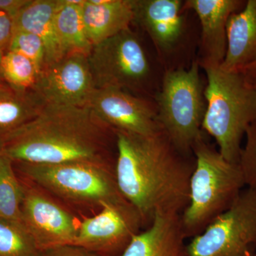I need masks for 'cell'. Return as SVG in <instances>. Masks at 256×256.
<instances>
[{
	"label": "cell",
	"mask_w": 256,
	"mask_h": 256,
	"mask_svg": "<svg viewBox=\"0 0 256 256\" xmlns=\"http://www.w3.org/2000/svg\"><path fill=\"white\" fill-rule=\"evenodd\" d=\"M116 136L118 186L144 228L156 212L181 214L190 202L194 154L178 150L162 130L150 136L116 131Z\"/></svg>",
	"instance_id": "obj_1"
},
{
	"label": "cell",
	"mask_w": 256,
	"mask_h": 256,
	"mask_svg": "<svg viewBox=\"0 0 256 256\" xmlns=\"http://www.w3.org/2000/svg\"><path fill=\"white\" fill-rule=\"evenodd\" d=\"M14 163L114 164L116 131L88 106L47 105L0 144Z\"/></svg>",
	"instance_id": "obj_2"
},
{
	"label": "cell",
	"mask_w": 256,
	"mask_h": 256,
	"mask_svg": "<svg viewBox=\"0 0 256 256\" xmlns=\"http://www.w3.org/2000/svg\"><path fill=\"white\" fill-rule=\"evenodd\" d=\"M205 134L215 140L227 161L238 164L242 142L248 128L256 120V88L246 76L220 66H204Z\"/></svg>",
	"instance_id": "obj_3"
},
{
	"label": "cell",
	"mask_w": 256,
	"mask_h": 256,
	"mask_svg": "<svg viewBox=\"0 0 256 256\" xmlns=\"http://www.w3.org/2000/svg\"><path fill=\"white\" fill-rule=\"evenodd\" d=\"M192 153L195 166L190 182V202L180 214L186 238L201 234L232 206L246 186L238 164L227 161L206 137L198 140Z\"/></svg>",
	"instance_id": "obj_4"
},
{
	"label": "cell",
	"mask_w": 256,
	"mask_h": 256,
	"mask_svg": "<svg viewBox=\"0 0 256 256\" xmlns=\"http://www.w3.org/2000/svg\"><path fill=\"white\" fill-rule=\"evenodd\" d=\"M13 163L24 180L48 192L68 208L98 212L104 205L127 202L116 182V163Z\"/></svg>",
	"instance_id": "obj_5"
},
{
	"label": "cell",
	"mask_w": 256,
	"mask_h": 256,
	"mask_svg": "<svg viewBox=\"0 0 256 256\" xmlns=\"http://www.w3.org/2000/svg\"><path fill=\"white\" fill-rule=\"evenodd\" d=\"M198 60L188 68H166L153 96L158 120L170 140L182 152L193 154L195 143L205 137L202 130L206 112L204 87Z\"/></svg>",
	"instance_id": "obj_6"
},
{
	"label": "cell",
	"mask_w": 256,
	"mask_h": 256,
	"mask_svg": "<svg viewBox=\"0 0 256 256\" xmlns=\"http://www.w3.org/2000/svg\"><path fill=\"white\" fill-rule=\"evenodd\" d=\"M88 60L96 89L144 92L152 84L150 58L130 28L94 45Z\"/></svg>",
	"instance_id": "obj_7"
},
{
	"label": "cell",
	"mask_w": 256,
	"mask_h": 256,
	"mask_svg": "<svg viewBox=\"0 0 256 256\" xmlns=\"http://www.w3.org/2000/svg\"><path fill=\"white\" fill-rule=\"evenodd\" d=\"M256 191L244 188L230 208L186 244V256H255Z\"/></svg>",
	"instance_id": "obj_8"
},
{
	"label": "cell",
	"mask_w": 256,
	"mask_h": 256,
	"mask_svg": "<svg viewBox=\"0 0 256 256\" xmlns=\"http://www.w3.org/2000/svg\"><path fill=\"white\" fill-rule=\"evenodd\" d=\"M22 182V220L40 250L74 245L80 220L48 192L26 180Z\"/></svg>",
	"instance_id": "obj_9"
},
{
	"label": "cell",
	"mask_w": 256,
	"mask_h": 256,
	"mask_svg": "<svg viewBox=\"0 0 256 256\" xmlns=\"http://www.w3.org/2000/svg\"><path fill=\"white\" fill-rule=\"evenodd\" d=\"M141 228L142 218L129 202L109 204L80 220L74 245L102 256H118Z\"/></svg>",
	"instance_id": "obj_10"
},
{
	"label": "cell",
	"mask_w": 256,
	"mask_h": 256,
	"mask_svg": "<svg viewBox=\"0 0 256 256\" xmlns=\"http://www.w3.org/2000/svg\"><path fill=\"white\" fill-rule=\"evenodd\" d=\"M88 107L114 131L150 136L162 130L154 99L114 88L96 89Z\"/></svg>",
	"instance_id": "obj_11"
},
{
	"label": "cell",
	"mask_w": 256,
	"mask_h": 256,
	"mask_svg": "<svg viewBox=\"0 0 256 256\" xmlns=\"http://www.w3.org/2000/svg\"><path fill=\"white\" fill-rule=\"evenodd\" d=\"M96 90L87 56L70 54L47 66L35 92L45 105L88 106Z\"/></svg>",
	"instance_id": "obj_12"
},
{
	"label": "cell",
	"mask_w": 256,
	"mask_h": 256,
	"mask_svg": "<svg viewBox=\"0 0 256 256\" xmlns=\"http://www.w3.org/2000/svg\"><path fill=\"white\" fill-rule=\"evenodd\" d=\"M132 23L146 32L159 58L164 60L176 52L184 36V1L132 0Z\"/></svg>",
	"instance_id": "obj_13"
},
{
	"label": "cell",
	"mask_w": 256,
	"mask_h": 256,
	"mask_svg": "<svg viewBox=\"0 0 256 256\" xmlns=\"http://www.w3.org/2000/svg\"><path fill=\"white\" fill-rule=\"evenodd\" d=\"M246 1L242 0H188L185 9L194 12L201 24L200 54L201 68L220 66L227 50V24L230 15L240 11Z\"/></svg>",
	"instance_id": "obj_14"
},
{
	"label": "cell",
	"mask_w": 256,
	"mask_h": 256,
	"mask_svg": "<svg viewBox=\"0 0 256 256\" xmlns=\"http://www.w3.org/2000/svg\"><path fill=\"white\" fill-rule=\"evenodd\" d=\"M186 239L180 214L156 212L118 256H186Z\"/></svg>",
	"instance_id": "obj_15"
},
{
	"label": "cell",
	"mask_w": 256,
	"mask_h": 256,
	"mask_svg": "<svg viewBox=\"0 0 256 256\" xmlns=\"http://www.w3.org/2000/svg\"><path fill=\"white\" fill-rule=\"evenodd\" d=\"M256 64V0H248L227 24V50L220 68L246 74Z\"/></svg>",
	"instance_id": "obj_16"
},
{
	"label": "cell",
	"mask_w": 256,
	"mask_h": 256,
	"mask_svg": "<svg viewBox=\"0 0 256 256\" xmlns=\"http://www.w3.org/2000/svg\"><path fill=\"white\" fill-rule=\"evenodd\" d=\"M82 12L92 46L130 28L134 16L132 0H85Z\"/></svg>",
	"instance_id": "obj_17"
},
{
	"label": "cell",
	"mask_w": 256,
	"mask_h": 256,
	"mask_svg": "<svg viewBox=\"0 0 256 256\" xmlns=\"http://www.w3.org/2000/svg\"><path fill=\"white\" fill-rule=\"evenodd\" d=\"M58 5V0H30L12 20L13 32H30L41 38L46 48V66L63 58L55 28Z\"/></svg>",
	"instance_id": "obj_18"
},
{
	"label": "cell",
	"mask_w": 256,
	"mask_h": 256,
	"mask_svg": "<svg viewBox=\"0 0 256 256\" xmlns=\"http://www.w3.org/2000/svg\"><path fill=\"white\" fill-rule=\"evenodd\" d=\"M85 0H58L55 28L63 57L70 54L88 56L92 45L88 38L82 6Z\"/></svg>",
	"instance_id": "obj_19"
},
{
	"label": "cell",
	"mask_w": 256,
	"mask_h": 256,
	"mask_svg": "<svg viewBox=\"0 0 256 256\" xmlns=\"http://www.w3.org/2000/svg\"><path fill=\"white\" fill-rule=\"evenodd\" d=\"M35 92H15L3 84L0 86V144L12 133L36 118L45 107Z\"/></svg>",
	"instance_id": "obj_20"
},
{
	"label": "cell",
	"mask_w": 256,
	"mask_h": 256,
	"mask_svg": "<svg viewBox=\"0 0 256 256\" xmlns=\"http://www.w3.org/2000/svg\"><path fill=\"white\" fill-rule=\"evenodd\" d=\"M40 75L34 62L21 54L8 50L2 57L0 78L15 92H35Z\"/></svg>",
	"instance_id": "obj_21"
},
{
	"label": "cell",
	"mask_w": 256,
	"mask_h": 256,
	"mask_svg": "<svg viewBox=\"0 0 256 256\" xmlns=\"http://www.w3.org/2000/svg\"><path fill=\"white\" fill-rule=\"evenodd\" d=\"M24 193L23 182L15 172L14 163L0 153V217L22 220Z\"/></svg>",
	"instance_id": "obj_22"
},
{
	"label": "cell",
	"mask_w": 256,
	"mask_h": 256,
	"mask_svg": "<svg viewBox=\"0 0 256 256\" xmlns=\"http://www.w3.org/2000/svg\"><path fill=\"white\" fill-rule=\"evenodd\" d=\"M22 220L0 217V256H41Z\"/></svg>",
	"instance_id": "obj_23"
},
{
	"label": "cell",
	"mask_w": 256,
	"mask_h": 256,
	"mask_svg": "<svg viewBox=\"0 0 256 256\" xmlns=\"http://www.w3.org/2000/svg\"><path fill=\"white\" fill-rule=\"evenodd\" d=\"M28 57L36 65L40 74L46 68V52L40 37L26 32H13L9 50Z\"/></svg>",
	"instance_id": "obj_24"
},
{
	"label": "cell",
	"mask_w": 256,
	"mask_h": 256,
	"mask_svg": "<svg viewBox=\"0 0 256 256\" xmlns=\"http://www.w3.org/2000/svg\"><path fill=\"white\" fill-rule=\"evenodd\" d=\"M246 142L240 152L238 165L246 188L256 191V120L248 128Z\"/></svg>",
	"instance_id": "obj_25"
},
{
	"label": "cell",
	"mask_w": 256,
	"mask_h": 256,
	"mask_svg": "<svg viewBox=\"0 0 256 256\" xmlns=\"http://www.w3.org/2000/svg\"><path fill=\"white\" fill-rule=\"evenodd\" d=\"M41 256H102L75 245H67L54 248L42 252Z\"/></svg>",
	"instance_id": "obj_26"
},
{
	"label": "cell",
	"mask_w": 256,
	"mask_h": 256,
	"mask_svg": "<svg viewBox=\"0 0 256 256\" xmlns=\"http://www.w3.org/2000/svg\"><path fill=\"white\" fill-rule=\"evenodd\" d=\"M12 34V20L0 10V52L3 54L9 50Z\"/></svg>",
	"instance_id": "obj_27"
},
{
	"label": "cell",
	"mask_w": 256,
	"mask_h": 256,
	"mask_svg": "<svg viewBox=\"0 0 256 256\" xmlns=\"http://www.w3.org/2000/svg\"><path fill=\"white\" fill-rule=\"evenodd\" d=\"M30 2V0H0V10L13 20Z\"/></svg>",
	"instance_id": "obj_28"
},
{
	"label": "cell",
	"mask_w": 256,
	"mask_h": 256,
	"mask_svg": "<svg viewBox=\"0 0 256 256\" xmlns=\"http://www.w3.org/2000/svg\"><path fill=\"white\" fill-rule=\"evenodd\" d=\"M246 76L247 78L248 79L249 82H252V84H254V85H256V70L254 72V73Z\"/></svg>",
	"instance_id": "obj_29"
},
{
	"label": "cell",
	"mask_w": 256,
	"mask_h": 256,
	"mask_svg": "<svg viewBox=\"0 0 256 256\" xmlns=\"http://www.w3.org/2000/svg\"><path fill=\"white\" fill-rule=\"evenodd\" d=\"M256 64L255 66H254V67H252V69H250V70H249L248 72V73L245 74H246V75H248V74L254 73V72H256Z\"/></svg>",
	"instance_id": "obj_30"
},
{
	"label": "cell",
	"mask_w": 256,
	"mask_h": 256,
	"mask_svg": "<svg viewBox=\"0 0 256 256\" xmlns=\"http://www.w3.org/2000/svg\"><path fill=\"white\" fill-rule=\"evenodd\" d=\"M2 56H3V54L1 52H0V62H1L2 57ZM0 82H2L1 78H0ZM2 84H3V82H2Z\"/></svg>",
	"instance_id": "obj_31"
},
{
	"label": "cell",
	"mask_w": 256,
	"mask_h": 256,
	"mask_svg": "<svg viewBox=\"0 0 256 256\" xmlns=\"http://www.w3.org/2000/svg\"><path fill=\"white\" fill-rule=\"evenodd\" d=\"M3 84H2V82H0V86H2L3 85Z\"/></svg>",
	"instance_id": "obj_32"
},
{
	"label": "cell",
	"mask_w": 256,
	"mask_h": 256,
	"mask_svg": "<svg viewBox=\"0 0 256 256\" xmlns=\"http://www.w3.org/2000/svg\"><path fill=\"white\" fill-rule=\"evenodd\" d=\"M254 86H255V87H256V85H254Z\"/></svg>",
	"instance_id": "obj_33"
},
{
	"label": "cell",
	"mask_w": 256,
	"mask_h": 256,
	"mask_svg": "<svg viewBox=\"0 0 256 256\" xmlns=\"http://www.w3.org/2000/svg\"><path fill=\"white\" fill-rule=\"evenodd\" d=\"M255 256H256V255H255Z\"/></svg>",
	"instance_id": "obj_34"
}]
</instances>
